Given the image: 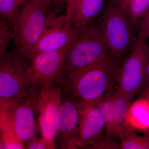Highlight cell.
<instances>
[{
	"mask_svg": "<svg viewBox=\"0 0 149 149\" xmlns=\"http://www.w3.org/2000/svg\"><path fill=\"white\" fill-rule=\"evenodd\" d=\"M122 62L110 52L101 60L68 73L59 86L62 95L77 104L99 101L116 90L118 72Z\"/></svg>",
	"mask_w": 149,
	"mask_h": 149,
	"instance_id": "6da1fadb",
	"label": "cell"
},
{
	"mask_svg": "<svg viewBox=\"0 0 149 149\" xmlns=\"http://www.w3.org/2000/svg\"><path fill=\"white\" fill-rule=\"evenodd\" d=\"M97 22L106 40L110 52L122 62L137 42V27L112 0H109L105 5Z\"/></svg>",
	"mask_w": 149,
	"mask_h": 149,
	"instance_id": "7a4b0ae2",
	"label": "cell"
},
{
	"mask_svg": "<svg viewBox=\"0 0 149 149\" xmlns=\"http://www.w3.org/2000/svg\"><path fill=\"white\" fill-rule=\"evenodd\" d=\"M14 18L15 50L23 58L29 56L42 33L49 11L43 0H23Z\"/></svg>",
	"mask_w": 149,
	"mask_h": 149,
	"instance_id": "3957f363",
	"label": "cell"
},
{
	"mask_svg": "<svg viewBox=\"0 0 149 149\" xmlns=\"http://www.w3.org/2000/svg\"><path fill=\"white\" fill-rule=\"evenodd\" d=\"M109 52L108 45L97 21L78 29L67 53L62 78L70 72L101 60Z\"/></svg>",
	"mask_w": 149,
	"mask_h": 149,
	"instance_id": "277c9868",
	"label": "cell"
},
{
	"mask_svg": "<svg viewBox=\"0 0 149 149\" xmlns=\"http://www.w3.org/2000/svg\"><path fill=\"white\" fill-rule=\"evenodd\" d=\"M70 45L52 52L32 54L23 58L31 90L37 91L59 85Z\"/></svg>",
	"mask_w": 149,
	"mask_h": 149,
	"instance_id": "5b68a950",
	"label": "cell"
},
{
	"mask_svg": "<svg viewBox=\"0 0 149 149\" xmlns=\"http://www.w3.org/2000/svg\"><path fill=\"white\" fill-rule=\"evenodd\" d=\"M35 91L29 87L23 58L15 50L0 55L1 106L33 96Z\"/></svg>",
	"mask_w": 149,
	"mask_h": 149,
	"instance_id": "8992f818",
	"label": "cell"
},
{
	"mask_svg": "<svg viewBox=\"0 0 149 149\" xmlns=\"http://www.w3.org/2000/svg\"><path fill=\"white\" fill-rule=\"evenodd\" d=\"M149 57L147 42H136L120 64L118 72L116 93L131 100L143 85Z\"/></svg>",
	"mask_w": 149,
	"mask_h": 149,
	"instance_id": "52a82bcc",
	"label": "cell"
},
{
	"mask_svg": "<svg viewBox=\"0 0 149 149\" xmlns=\"http://www.w3.org/2000/svg\"><path fill=\"white\" fill-rule=\"evenodd\" d=\"M35 93L27 98L15 100L1 106V126L11 128L24 146L37 137Z\"/></svg>",
	"mask_w": 149,
	"mask_h": 149,
	"instance_id": "ba28073f",
	"label": "cell"
},
{
	"mask_svg": "<svg viewBox=\"0 0 149 149\" xmlns=\"http://www.w3.org/2000/svg\"><path fill=\"white\" fill-rule=\"evenodd\" d=\"M77 32L68 12L65 15H58L51 10L47 15L42 33L30 55L52 52L69 46Z\"/></svg>",
	"mask_w": 149,
	"mask_h": 149,
	"instance_id": "9c48e42d",
	"label": "cell"
},
{
	"mask_svg": "<svg viewBox=\"0 0 149 149\" xmlns=\"http://www.w3.org/2000/svg\"><path fill=\"white\" fill-rule=\"evenodd\" d=\"M62 97V89L58 86L36 91L35 101L37 123L42 137L54 142L56 123Z\"/></svg>",
	"mask_w": 149,
	"mask_h": 149,
	"instance_id": "30bf717a",
	"label": "cell"
},
{
	"mask_svg": "<svg viewBox=\"0 0 149 149\" xmlns=\"http://www.w3.org/2000/svg\"><path fill=\"white\" fill-rule=\"evenodd\" d=\"M100 100L90 104H79L80 123L73 144L74 149H91L104 135L105 123L102 115Z\"/></svg>",
	"mask_w": 149,
	"mask_h": 149,
	"instance_id": "8fae6325",
	"label": "cell"
},
{
	"mask_svg": "<svg viewBox=\"0 0 149 149\" xmlns=\"http://www.w3.org/2000/svg\"><path fill=\"white\" fill-rule=\"evenodd\" d=\"M80 116V104L62 95L56 123V148L74 149L73 142Z\"/></svg>",
	"mask_w": 149,
	"mask_h": 149,
	"instance_id": "7c38bea8",
	"label": "cell"
},
{
	"mask_svg": "<svg viewBox=\"0 0 149 149\" xmlns=\"http://www.w3.org/2000/svg\"><path fill=\"white\" fill-rule=\"evenodd\" d=\"M66 11L73 27L81 29L94 21L101 14L105 0H66Z\"/></svg>",
	"mask_w": 149,
	"mask_h": 149,
	"instance_id": "4fadbf2b",
	"label": "cell"
},
{
	"mask_svg": "<svg viewBox=\"0 0 149 149\" xmlns=\"http://www.w3.org/2000/svg\"><path fill=\"white\" fill-rule=\"evenodd\" d=\"M130 101L118 95L116 91L113 125V136L115 138L121 139L135 131L129 120Z\"/></svg>",
	"mask_w": 149,
	"mask_h": 149,
	"instance_id": "5bb4252c",
	"label": "cell"
},
{
	"mask_svg": "<svg viewBox=\"0 0 149 149\" xmlns=\"http://www.w3.org/2000/svg\"><path fill=\"white\" fill-rule=\"evenodd\" d=\"M126 13L136 27L149 10V0H112Z\"/></svg>",
	"mask_w": 149,
	"mask_h": 149,
	"instance_id": "9a60e30c",
	"label": "cell"
},
{
	"mask_svg": "<svg viewBox=\"0 0 149 149\" xmlns=\"http://www.w3.org/2000/svg\"><path fill=\"white\" fill-rule=\"evenodd\" d=\"M116 90L107 94L100 100V107L105 123V130L108 136L113 137V125L114 113V96Z\"/></svg>",
	"mask_w": 149,
	"mask_h": 149,
	"instance_id": "2e32d148",
	"label": "cell"
},
{
	"mask_svg": "<svg viewBox=\"0 0 149 149\" xmlns=\"http://www.w3.org/2000/svg\"><path fill=\"white\" fill-rule=\"evenodd\" d=\"M23 143L9 127L1 126L0 149H24Z\"/></svg>",
	"mask_w": 149,
	"mask_h": 149,
	"instance_id": "e0dca14e",
	"label": "cell"
},
{
	"mask_svg": "<svg viewBox=\"0 0 149 149\" xmlns=\"http://www.w3.org/2000/svg\"><path fill=\"white\" fill-rule=\"evenodd\" d=\"M120 140V149H149V142L135 131L129 133Z\"/></svg>",
	"mask_w": 149,
	"mask_h": 149,
	"instance_id": "ac0fdd59",
	"label": "cell"
},
{
	"mask_svg": "<svg viewBox=\"0 0 149 149\" xmlns=\"http://www.w3.org/2000/svg\"><path fill=\"white\" fill-rule=\"evenodd\" d=\"M19 7L17 0H0L1 20L12 28L14 18Z\"/></svg>",
	"mask_w": 149,
	"mask_h": 149,
	"instance_id": "d6986e66",
	"label": "cell"
},
{
	"mask_svg": "<svg viewBox=\"0 0 149 149\" xmlns=\"http://www.w3.org/2000/svg\"><path fill=\"white\" fill-rule=\"evenodd\" d=\"M14 32L12 28L5 22L0 21V55L8 51V47L14 40Z\"/></svg>",
	"mask_w": 149,
	"mask_h": 149,
	"instance_id": "ffe728a7",
	"label": "cell"
},
{
	"mask_svg": "<svg viewBox=\"0 0 149 149\" xmlns=\"http://www.w3.org/2000/svg\"><path fill=\"white\" fill-rule=\"evenodd\" d=\"M148 40H149V10L137 27V42H147Z\"/></svg>",
	"mask_w": 149,
	"mask_h": 149,
	"instance_id": "44dd1931",
	"label": "cell"
},
{
	"mask_svg": "<svg viewBox=\"0 0 149 149\" xmlns=\"http://www.w3.org/2000/svg\"><path fill=\"white\" fill-rule=\"evenodd\" d=\"M114 138L115 137L108 136L106 133L93 144L91 149H119V144H118Z\"/></svg>",
	"mask_w": 149,
	"mask_h": 149,
	"instance_id": "7402d4cb",
	"label": "cell"
},
{
	"mask_svg": "<svg viewBox=\"0 0 149 149\" xmlns=\"http://www.w3.org/2000/svg\"><path fill=\"white\" fill-rule=\"evenodd\" d=\"M25 149H47L56 148L54 142L47 141L42 137L37 139L36 137L25 145Z\"/></svg>",
	"mask_w": 149,
	"mask_h": 149,
	"instance_id": "603a6c76",
	"label": "cell"
},
{
	"mask_svg": "<svg viewBox=\"0 0 149 149\" xmlns=\"http://www.w3.org/2000/svg\"><path fill=\"white\" fill-rule=\"evenodd\" d=\"M148 88H149V57L147 62L143 82L140 91H141V92H142Z\"/></svg>",
	"mask_w": 149,
	"mask_h": 149,
	"instance_id": "cb8c5ba5",
	"label": "cell"
},
{
	"mask_svg": "<svg viewBox=\"0 0 149 149\" xmlns=\"http://www.w3.org/2000/svg\"><path fill=\"white\" fill-rule=\"evenodd\" d=\"M52 8L54 9L53 10L56 13H57L60 7L63 4L65 1L66 0H52Z\"/></svg>",
	"mask_w": 149,
	"mask_h": 149,
	"instance_id": "d4e9b609",
	"label": "cell"
},
{
	"mask_svg": "<svg viewBox=\"0 0 149 149\" xmlns=\"http://www.w3.org/2000/svg\"><path fill=\"white\" fill-rule=\"evenodd\" d=\"M141 93V98L140 100H143L149 104V88Z\"/></svg>",
	"mask_w": 149,
	"mask_h": 149,
	"instance_id": "484cf974",
	"label": "cell"
},
{
	"mask_svg": "<svg viewBox=\"0 0 149 149\" xmlns=\"http://www.w3.org/2000/svg\"><path fill=\"white\" fill-rule=\"evenodd\" d=\"M44 2L46 4V5L48 8L50 10H52V0H43Z\"/></svg>",
	"mask_w": 149,
	"mask_h": 149,
	"instance_id": "4316f807",
	"label": "cell"
},
{
	"mask_svg": "<svg viewBox=\"0 0 149 149\" xmlns=\"http://www.w3.org/2000/svg\"><path fill=\"white\" fill-rule=\"evenodd\" d=\"M143 136L147 141H148L149 142V130L145 131V133H144Z\"/></svg>",
	"mask_w": 149,
	"mask_h": 149,
	"instance_id": "83f0119b",
	"label": "cell"
},
{
	"mask_svg": "<svg viewBox=\"0 0 149 149\" xmlns=\"http://www.w3.org/2000/svg\"><path fill=\"white\" fill-rule=\"evenodd\" d=\"M23 0H17V2H18L19 6L20 5V4L23 2Z\"/></svg>",
	"mask_w": 149,
	"mask_h": 149,
	"instance_id": "f1b7e54d",
	"label": "cell"
}]
</instances>
